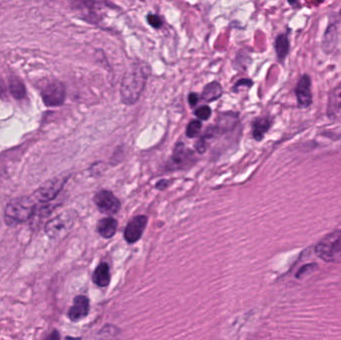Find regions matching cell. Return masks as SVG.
<instances>
[{
	"mask_svg": "<svg viewBox=\"0 0 341 340\" xmlns=\"http://www.w3.org/2000/svg\"><path fill=\"white\" fill-rule=\"evenodd\" d=\"M151 75V66L142 60L133 62L122 78L121 101L125 105H134L140 99L141 95Z\"/></svg>",
	"mask_w": 341,
	"mask_h": 340,
	"instance_id": "obj_1",
	"label": "cell"
},
{
	"mask_svg": "<svg viewBox=\"0 0 341 340\" xmlns=\"http://www.w3.org/2000/svg\"><path fill=\"white\" fill-rule=\"evenodd\" d=\"M72 10L82 20L99 25L104 20L107 9L115 8L110 0H72Z\"/></svg>",
	"mask_w": 341,
	"mask_h": 340,
	"instance_id": "obj_2",
	"label": "cell"
},
{
	"mask_svg": "<svg viewBox=\"0 0 341 340\" xmlns=\"http://www.w3.org/2000/svg\"><path fill=\"white\" fill-rule=\"evenodd\" d=\"M37 205L38 202L33 195L19 197L10 200L6 206L4 213L6 223L14 225L29 220Z\"/></svg>",
	"mask_w": 341,
	"mask_h": 340,
	"instance_id": "obj_3",
	"label": "cell"
},
{
	"mask_svg": "<svg viewBox=\"0 0 341 340\" xmlns=\"http://www.w3.org/2000/svg\"><path fill=\"white\" fill-rule=\"evenodd\" d=\"M314 251L316 256L326 262H341V230L322 238Z\"/></svg>",
	"mask_w": 341,
	"mask_h": 340,
	"instance_id": "obj_4",
	"label": "cell"
},
{
	"mask_svg": "<svg viewBox=\"0 0 341 340\" xmlns=\"http://www.w3.org/2000/svg\"><path fill=\"white\" fill-rule=\"evenodd\" d=\"M75 222V216L71 212L62 213L49 220L45 225L47 236L52 240H59L68 235Z\"/></svg>",
	"mask_w": 341,
	"mask_h": 340,
	"instance_id": "obj_5",
	"label": "cell"
},
{
	"mask_svg": "<svg viewBox=\"0 0 341 340\" xmlns=\"http://www.w3.org/2000/svg\"><path fill=\"white\" fill-rule=\"evenodd\" d=\"M67 179L68 177L60 176L47 180L46 183L41 185L32 195L38 203L49 202L50 200H54L58 196Z\"/></svg>",
	"mask_w": 341,
	"mask_h": 340,
	"instance_id": "obj_6",
	"label": "cell"
},
{
	"mask_svg": "<svg viewBox=\"0 0 341 340\" xmlns=\"http://www.w3.org/2000/svg\"><path fill=\"white\" fill-rule=\"evenodd\" d=\"M43 103L48 107L60 106L66 98V89L60 81H51L41 91Z\"/></svg>",
	"mask_w": 341,
	"mask_h": 340,
	"instance_id": "obj_7",
	"label": "cell"
},
{
	"mask_svg": "<svg viewBox=\"0 0 341 340\" xmlns=\"http://www.w3.org/2000/svg\"><path fill=\"white\" fill-rule=\"evenodd\" d=\"M94 202L97 209L102 214L105 215H115L120 211V200L110 191L101 190L98 193H96L94 197Z\"/></svg>",
	"mask_w": 341,
	"mask_h": 340,
	"instance_id": "obj_8",
	"label": "cell"
},
{
	"mask_svg": "<svg viewBox=\"0 0 341 340\" xmlns=\"http://www.w3.org/2000/svg\"><path fill=\"white\" fill-rule=\"evenodd\" d=\"M147 223L148 218L146 216H138L130 220L124 232V238L126 241L129 243H135L140 240Z\"/></svg>",
	"mask_w": 341,
	"mask_h": 340,
	"instance_id": "obj_9",
	"label": "cell"
},
{
	"mask_svg": "<svg viewBox=\"0 0 341 340\" xmlns=\"http://www.w3.org/2000/svg\"><path fill=\"white\" fill-rule=\"evenodd\" d=\"M295 95L300 108H307L312 103L311 80L308 75H303L295 87Z\"/></svg>",
	"mask_w": 341,
	"mask_h": 340,
	"instance_id": "obj_10",
	"label": "cell"
},
{
	"mask_svg": "<svg viewBox=\"0 0 341 340\" xmlns=\"http://www.w3.org/2000/svg\"><path fill=\"white\" fill-rule=\"evenodd\" d=\"M90 309V302L85 296H78L73 300V304L68 311V318L72 321H79L85 319Z\"/></svg>",
	"mask_w": 341,
	"mask_h": 340,
	"instance_id": "obj_11",
	"label": "cell"
},
{
	"mask_svg": "<svg viewBox=\"0 0 341 340\" xmlns=\"http://www.w3.org/2000/svg\"><path fill=\"white\" fill-rule=\"evenodd\" d=\"M193 163V152L186 148L181 142L178 143L172 159V164L175 166V169H186L188 165H191Z\"/></svg>",
	"mask_w": 341,
	"mask_h": 340,
	"instance_id": "obj_12",
	"label": "cell"
},
{
	"mask_svg": "<svg viewBox=\"0 0 341 340\" xmlns=\"http://www.w3.org/2000/svg\"><path fill=\"white\" fill-rule=\"evenodd\" d=\"M117 228L118 221L111 217L101 219L97 223V232L104 239H111L116 234Z\"/></svg>",
	"mask_w": 341,
	"mask_h": 340,
	"instance_id": "obj_13",
	"label": "cell"
},
{
	"mask_svg": "<svg viewBox=\"0 0 341 340\" xmlns=\"http://www.w3.org/2000/svg\"><path fill=\"white\" fill-rule=\"evenodd\" d=\"M111 280L110 268L107 262H101L93 274V282L99 287H106Z\"/></svg>",
	"mask_w": 341,
	"mask_h": 340,
	"instance_id": "obj_14",
	"label": "cell"
},
{
	"mask_svg": "<svg viewBox=\"0 0 341 340\" xmlns=\"http://www.w3.org/2000/svg\"><path fill=\"white\" fill-rule=\"evenodd\" d=\"M221 95H222V87L221 83H219L218 81H214L204 86L201 93V98L204 102L210 103L220 99Z\"/></svg>",
	"mask_w": 341,
	"mask_h": 340,
	"instance_id": "obj_15",
	"label": "cell"
},
{
	"mask_svg": "<svg viewBox=\"0 0 341 340\" xmlns=\"http://www.w3.org/2000/svg\"><path fill=\"white\" fill-rule=\"evenodd\" d=\"M337 28L335 25L331 24L325 31V34L322 39V49L326 53L333 51L337 44Z\"/></svg>",
	"mask_w": 341,
	"mask_h": 340,
	"instance_id": "obj_16",
	"label": "cell"
},
{
	"mask_svg": "<svg viewBox=\"0 0 341 340\" xmlns=\"http://www.w3.org/2000/svg\"><path fill=\"white\" fill-rule=\"evenodd\" d=\"M271 126V121L267 117L258 118L253 124V136L257 141L262 140L265 133Z\"/></svg>",
	"mask_w": 341,
	"mask_h": 340,
	"instance_id": "obj_17",
	"label": "cell"
},
{
	"mask_svg": "<svg viewBox=\"0 0 341 340\" xmlns=\"http://www.w3.org/2000/svg\"><path fill=\"white\" fill-rule=\"evenodd\" d=\"M8 87L10 94L16 100H21L26 96V88L20 78L16 76H11L8 81Z\"/></svg>",
	"mask_w": 341,
	"mask_h": 340,
	"instance_id": "obj_18",
	"label": "cell"
},
{
	"mask_svg": "<svg viewBox=\"0 0 341 340\" xmlns=\"http://www.w3.org/2000/svg\"><path fill=\"white\" fill-rule=\"evenodd\" d=\"M275 48H276L278 59L282 62L287 56L289 52V48H290L289 40L286 34H281L277 37L276 42H275Z\"/></svg>",
	"mask_w": 341,
	"mask_h": 340,
	"instance_id": "obj_19",
	"label": "cell"
},
{
	"mask_svg": "<svg viewBox=\"0 0 341 340\" xmlns=\"http://www.w3.org/2000/svg\"><path fill=\"white\" fill-rule=\"evenodd\" d=\"M341 108V84L339 86H337L331 96H330V100H329V110L331 111H337Z\"/></svg>",
	"mask_w": 341,
	"mask_h": 340,
	"instance_id": "obj_20",
	"label": "cell"
},
{
	"mask_svg": "<svg viewBox=\"0 0 341 340\" xmlns=\"http://www.w3.org/2000/svg\"><path fill=\"white\" fill-rule=\"evenodd\" d=\"M201 131V121L193 120L191 121L187 127L186 130V135L189 138H195L197 137Z\"/></svg>",
	"mask_w": 341,
	"mask_h": 340,
	"instance_id": "obj_21",
	"label": "cell"
},
{
	"mask_svg": "<svg viewBox=\"0 0 341 340\" xmlns=\"http://www.w3.org/2000/svg\"><path fill=\"white\" fill-rule=\"evenodd\" d=\"M195 115L200 120H208L212 115V110L209 106H201L200 108H198L197 110H195Z\"/></svg>",
	"mask_w": 341,
	"mask_h": 340,
	"instance_id": "obj_22",
	"label": "cell"
},
{
	"mask_svg": "<svg viewBox=\"0 0 341 340\" xmlns=\"http://www.w3.org/2000/svg\"><path fill=\"white\" fill-rule=\"evenodd\" d=\"M147 21L155 29H160L164 24V21L161 18V16L157 14H149L147 16Z\"/></svg>",
	"mask_w": 341,
	"mask_h": 340,
	"instance_id": "obj_23",
	"label": "cell"
},
{
	"mask_svg": "<svg viewBox=\"0 0 341 340\" xmlns=\"http://www.w3.org/2000/svg\"><path fill=\"white\" fill-rule=\"evenodd\" d=\"M253 81L251 79H241V80H239L237 82V84L234 86V91H238V89L241 87V86H245L247 88H251L253 86Z\"/></svg>",
	"mask_w": 341,
	"mask_h": 340,
	"instance_id": "obj_24",
	"label": "cell"
},
{
	"mask_svg": "<svg viewBox=\"0 0 341 340\" xmlns=\"http://www.w3.org/2000/svg\"><path fill=\"white\" fill-rule=\"evenodd\" d=\"M199 95L197 94V93H195V92H192V93H190L189 94V97H188V101H189V104H190V106L191 107H194V106H196L197 104H198V102H199Z\"/></svg>",
	"mask_w": 341,
	"mask_h": 340,
	"instance_id": "obj_25",
	"label": "cell"
},
{
	"mask_svg": "<svg viewBox=\"0 0 341 340\" xmlns=\"http://www.w3.org/2000/svg\"><path fill=\"white\" fill-rule=\"evenodd\" d=\"M5 91H6L5 86H4V84H3L2 80H0V96H3L4 93H5Z\"/></svg>",
	"mask_w": 341,
	"mask_h": 340,
	"instance_id": "obj_26",
	"label": "cell"
},
{
	"mask_svg": "<svg viewBox=\"0 0 341 340\" xmlns=\"http://www.w3.org/2000/svg\"><path fill=\"white\" fill-rule=\"evenodd\" d=\"M167 185H168V182H166L165 180H161L160 183H158V184H157V188H159L160 190H162V187H163V188H165Z\"/></svg>",
	"mask_w": 341,
	"mask_h": 340,
	"instance_id": "obj_27",
	"label": "cell"
},
{
	"mask_svg": "<svg viewBox=\"0 0 341 340\" xmlns=\"http://www.w3.org/2000/svg\"><path fill=\"white\" fill-rule=\"evenodd\" d=\"M287 1H288V3H289V4H291V5H292V4H294L295 2H298L299 0H287Z\"/></svg>",
	"mask_w": 341,
	"mask_h": 340,
	"instance_id": "obj_28",
	"label": "cell"
},
{
	"mask_svg": "<svg viewBox=\"0 0 341 340\" xmlns=\"http://www.w3.org/2000/svg\"><path fill=\"white\" fill-rule=\"evenodd\" d=\"M315 1H317V2H322L323 0H315Z\"/></svg>",
	"mask_w": 341,
	"mask_h": 340,
	"instance_id": "obj_29",
	"label": "cell"
},
{
	"mask_svg": "<svg viewBox=\"0 0 341 340\" xmlns=\"http://www.w3.org/2000/svg\"><path fill=\"white\" fill-rule=\"evenodd\" d=\"M340 13H341V10H340Z\"/></svg>",
	"mask_w": 341,
	"mask_h": 340,
	"instance_id": "obj_30",
	"label": "cell"
}]
</instances>
